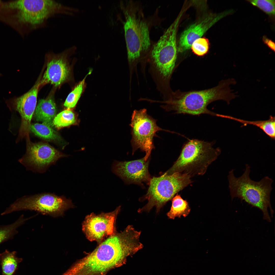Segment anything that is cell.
Returning <instances> with one entry per match:
<instances>
[{"label": "cell", "instance_id": "83f0119b", "mask_svg": "<svg viewBox=\"0 0 275 275\" xmlns=\"http://www.w3.org/2000/svg\"><path fill=\"white\" fill-rule=\"evenodd\" d=\"M3 2V1H1V0H0V7H1V6Z\"/></svg>", "mask_w": 275, "mask_h": 275}, {"label": "cell", "instance_id": "cb8c5ba5", "mask_svg": "<svg viewBox=\"0 0 275 275\" xmlns=\"http://www.w3.org/2000/svg\"><path fill=\"white\" fill-rule=\"evenodd\" d=\"M91 72V71H90L84 78L76 85L69 94L64 104V106L67 109H70L75 106L85 87L86 78Z\"/></svg>", "mask_w": 275, "mask_h": 275}, {"label": "cell", "instance_id": "5b68a950", "mask_svg": "<svg viewBox=\"0 0 275 275\" xmlns=\"http://www.w3.org/2000/svg\"><path fill=\"white\" fill-rule=\"evenodd\" d=\"M234 170L232 169L229 171L227 176L232 200L234 198H238L259 209L263 212V219L271 222L269 211L272 217L274 212L270 199L273 189L272 179L266 176L259 181L252 180L250 175L251 167L247 164L245 165L243 173L240 177L235 176Z\"/></svg>", "mask_w": 275, "mask_h": 275}, {"label": "cell", "instance_id": "9a60e30c", "mask_svg": "<svg viewBox=\"0 0 275 275\" xmlns=\"http://www.w3.org/2000/svg\"><path fill=\"white\" fill-rule=\"evenodd\" d=\"M234 12L230 9L218 13L208 15L191 25L182 33L177 47V51L183 52L190 49L193 42L201 37L216 23Z\"/></svg>", "mask_w": 275, "mask_h": 275}, {"label": "cell", "instance_id": "d4e9b609", "mask_svg": "<svg viewBox=\"0 0 275 275\" xmlns=\"http://www.w3.org/2000/svg\"><path fill=\"white\" fill-rule=\"evenodd\" d=\"M246 1L262 11L271 18L274 19L275 0H248Z\"/></svg>", "mask_w": 275, "mask_h": 275}, {"label": "cell", "instance_id": "e0dca14e", "mask_svg": "<svg viewBox=\"0 0 275 275\" xmlns=\"http://www.w3.org/2000/svg\"><path fill=\"white\" fill-rule=\"evenodd\" d=\"M56 113V105L52 98L41 99L38 101L35 108L34 118L36 121L51 126H53V120Z\"/></svg>", "mask_w": 275, "mask_h": 275}, {"label": "cell", "instance_id": "ac0fdd59", "mask_svg": "<svg viewBox=\"0 0 275 275\" xmlns=\"http://www.w3.org/2000/svg\"><path fill=\"white\" fill-rule=\"evenodd\" d=\"M220 117L228 119L239 122L242 124V126L252 125L259 128L271 139L275 138V118L274 116H270L267 120L250 121L235 118L228 115L220 114Z\"/></svg>", "mask_w": 275, "mask_h": 275}, {"label": "cell", "instance_id": "52a82bcc", "mask_svg": "<svg viewBox=\"0 0 275 275\" xmlns=\"http://www.w3.org/2000/svg\"><path fill=\"white\" fill-rule=\"evenodd\" d=\"M191 177L180 173L169 175L164 173L159 176L152 177L146 194L139 199L140 201L147 200L148 202L138 212H149L154 207L157 213L159 212L176 194L191 183Z\"/></svg>", "mask_w": 275, "mask_h": 275}, {"label": "cell", "instance_id": "ffe728a7", "mask_svg": "<svg viewBox=\"0 0 275 275\" xmlns=\"http://www.w3.org/2000/svg\"><path fill=\"white\" fill-rule=\"evenodd\" d=\"M172 204L170 211L167 213L168 218L174 219L183 216L185 217L189 214L190 209L188 203L184 200L180 195L177 194L172 199Z\"/></svg>", "mask_w": 275, "mask_h": 275}, {"label": "cell", "instance_id": "484cf974", "mask_svg": "<svg viewBox=\"0 0 275 275\" xmlns=\"http://www.w3.org/2000/svg\"><path fill=\"white\" fill-rule=\"evenodd\" d=\"M210 43L208 39L205 37H201L196 39L192 44L190 48L196 55L202 57L209 51Z\"/></svg>", "mask_w": 275, "mask_h": 275}, {"label": "cell", "instance_id": "9c48e42d", "mask_svg": "<svg viewBox=\"0 0 275 275\" xmlns=\"http://www.w3.org/2000/svg\"><path fill=\"white\" fill-rule=\"evenodd\" d=\"M74 207L71 200L65 196L45 193L19 198L1 214L4 215L15 211L29 210L57 217L63 216L65 211Z\"/></svg>", "mask_w": 275, "mask_h": 275}, {"label": "cell", "instance_id": "4fadbf2b", "mask_svg": "<svg viewBox=\"0 0 275 275\" xmlns=\"http://www.w3.org/2000/svg\"><path fill=\"white\" fill-rule=\"evenodd\" d=\"M40 82H37L29 91L22 95L13 98L6 101L10 110L19 113L21 123L17 142L29 136L31 121L36 107L37 97Z\"/></svg>", "mask_w": 275, "mask_h": 275}, {"label": "cell", "instance_id": "44dd1931", "mask_svg": "<svg viewBox=\"0 0 275 275\" xmlns=\"http://www.w3.org/2000/svg\"><path fill=\"white\" fill-rule=\"evenodd\" d=\"M30 130L36 136L49 141L62 140L59 134L51 126L43 123L31 125Z\"/></svg>", "mask_w": 275, "mask_h": 275}, {"label": "cell", "instance_id": "ba28073f", "mask_svg": "<svg viewBox=\"0 0 275 275\" xmlns=\"http://www.w3.org/2000/svg\"><path fill=\"white\" fill-rule=\"evenodd\" d=\"M182 16L179 14L159 40L154 43L148 56L163 79L167 82L175 67L177 52L176 34Z\"/></svg>", "mask_w": 275, "mask_h": 275}, {"label": "cell", "instance_id": "d6986e66", "mask_svg": "<svg viewBox=\"0 0 275 275\" xmlns=\"http://www.w3.org/2000/svg\"><path fill=\"white\" fill-rule=\"evenodd\" d=\"M16 251L10 252L6 249L0 254V264L2 275H13L18 269L19 264L22 260L17 256Z\"/></svg>", "mask_w": 275, "mask_h": 275}, {"label": "cell", "instance_id": "3957f363", "mask_svg": "<svg viewBox=\"0 0 275 275\" xmlns=\"http://www.w3.org/2000/svg\"><path fill=\"white\" fill-rule=\"evenodd\" d=\"M124 21L123 27L128 59L130 64L147 56L154 43L150 33L152 28L159 25L162 20L158 11L146 17L140 2L132 0L120 2Z\"/></svg>", "mask_w": 275, "mask_h": 275}, {"label": "cell", "instance_id": "277c9868", "mask_svg": "<svg viewBox=\"0 0 275 275\" xmlns=\"http://www.w3.org/2000/svg\"><path fill=\"white\" fill-rule=\"evenodd\" d=\"M236 83L235 79L230 78L222 80L217 86L207 89L185 92L178 90L172 92L164 102L166 105L163 108L177 114L195 115L206 114L217 116V114L207 109L208 105L218 100H223L229 104L237 96L230 86Z\"/></svg>", "mask_w": 275, "mask_h": 275}, {"label": "cell", "instance_id": "603a6c76", "mask_svg": "<svg viewBox=\"0 0 275 275\" xmlns=\"http://www.w3.org/2000/svg\"><path fill=\"white\" fill-rule=\"evenodd\" d=\"M77 117L75 114L69 109L61 112L54 117L53 126L60 129L64 127L76 125L77 123Z\"/></svg>", "mask_w": 275, "mask_h": 275}, {"label": "cell", "instance_id": "6da1fadb", "mask_svg": "<svg viewBox=\"0 0 275 275\" xmlns=\"http://www.w3.org/2000/svg\"><path fill=\"white\" fill-rule=\"evenodd\" d=\"M76 8L54 0H18L4 2L0 21L13 29L22 37L43 28L50 18L58 15L72 16Z\"/></svg>", "mask_w": 275, "mask_h": 275}, {"label": "cell", "instance_id": "7402d4cb", "mask_svg": "<svg viewBox=\"0 0 275 275\" xmlns=\"http://www.w3.org/2000/svg\"><path fill=\"white\" fill-rule=\"evenodd\" d=\"M29 219L24 218L22 215L13 223L8 225L0 226V244L12 239L18 232V228Z\"/></svg>", "mask_w": 275, "mask_h": 275}, {"label": "cell", "instance_id": "30bf717a", "mask_svg": "<svg viewBox=\"0 0 275 275\" xmlns=\"http://www.w3.org/2000/svg\"><path fill=\"white\" fill-rule=\"evenodd\" d=\"M156 121L147 114L145 108L134 110L131 116L130 125L132 154L140 149L145 152L144 158L146 161L150 157L152 150L155 148L153 139L157 136L156 132L165 130L157 125Z\"/></svg>", "mask_w": 275, "mask_h": 275}, {"label": "cell", "instance_id": "4316f807", "mask_svg": "<svg viewBox=\"0 0 275 275\" xmlns=\"http://www.w3.org/2000/svg\"><path fill=\"white\" fill-rule=\"evenodd\" d=\"M262 40L264 44L266 45L272 50L275 52V44L274 42L265 35H264L263 36Z\"/></svg>", "mask_w": 275, "mask_h": 275}, {"label": "cell", "instance_id": "5bb4252c", "mask_svg": "<svg viewBox=\"0 0 275 275\" xmlns=\"http://www.w3.org/2000/svg\"><path fill=\"white\" fill-rule=\"evenodd\" d=\"M149 158L146 161L144 157L130 161H114L112 172L126 184H136L143 187V183L148 185L152 178L148 169Z\"/></svg>", "mask_w": 275, "mask_h": 275}, {"label": "cell", "instance_id": "8992f818", "mask_svg": "<svg viewBox=\"0 0 275 275\" xmlns=\"http://www.w3.org/2000/svg\"><path fill=\"white\" fill-rule=\"evenodd\" d=\"M214 143L197 139L189 140L184 144L177 160L165 173L169 175L180 173L191 177L203 175L221 154L220 148L213 147Z\"/></svg>", "mask_w": 275, "mask_h": 275}, {"label": "cell", "instance_id": "2e32d148", "mask_svg": "<svg viewBox=\"0 0 275 275\" xmlns=\"http://www.w3.org/2000/svg\"><path fill=\"white\" fill-rule=\"evenodd\" d=\"M70 49V47L60 54L50 56L40 85L49 83L57 87L67 79L70 70L66 57Z\"/></svg>", "mask_w": 275, "mask_h": 275}, {"label": "cell", "instance_id": "7a4b0ae2", "mask_svg": "<svg viewBox=\"0 0 275 275\" xmlns=\"http://www.w3.org/2000/svg\"><path fill=\"white\" fill-rule=\"evenodd\" d=\"M131 242L122 232H115L91 253L74 265L66 275H102L123 263L133 254Z\"/></svg>", "mask_w": 275, "mask_h": 275}, {"label": "cell", "instance_id": "8fae6325", "mask_svg": "<svg viewBox=\"0 0 275 275\" xmlns=\"http://www.w3.org/2000/svg\"><path fill=\"white\" fill-rule=\"evenodd\" d=\"M25 138L26 152L18 161L27 170L44 173L59 159L68 156L47 143H34L30 141L29 136Z\"/></svg>", "mask_w": 275, "mask_h": 275}, {"label": "cell", "instance_id": "7c38bea8", "mask_svg": "<svg viewBox=\"0 0 275 275\" xmlns=\"http://www.w3.org/2000/svg\"><path fill=\"white\" fill-rule=\"evenodd\" d=\"M120 206L114 211L97 214L92 213L87 216L82 224V230L87 238L100 244L116 231L115 224Z\"/></svg>", "mask_w": 275, "mask_h": 275}]
</instances>
